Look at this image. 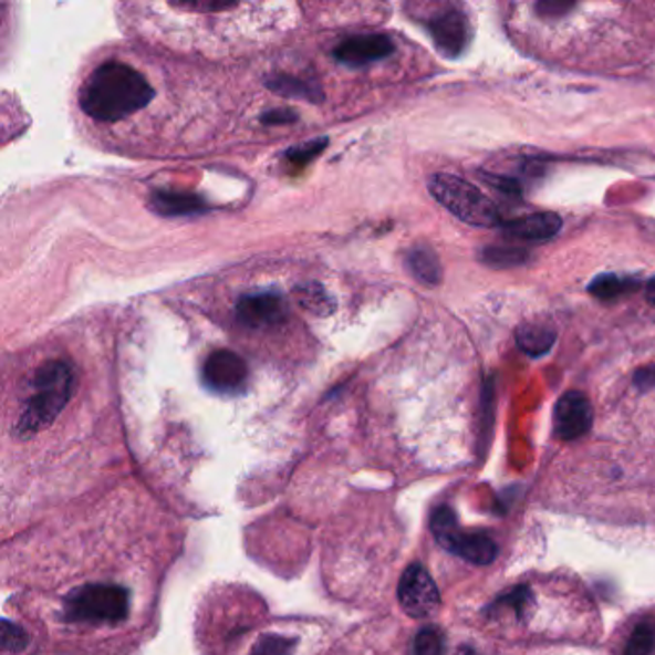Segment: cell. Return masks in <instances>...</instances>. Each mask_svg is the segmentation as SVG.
<instances>
[{
  "mask_svg": "<svg viewBox=\"0 0 655 655\" xmlns=\"http://www.w3.org/2000/svg\"><path fill=\"white\" fill-rule=\"evenodd\" d=\"M154 98V89L143 73L124 62L110 60L96 67L83 83L80 106L96 122H119Z\"/></svg>",
  "mask_w": 655,
  "mask_h": 655,
  "instance_id": "6da1fadb",
  "label": "cell"
},
{
  "mask_svg": "<svg viewBox=\"0 0 655 655\" xmlns=\"http://www.w3.org/2000/svg\"><path fill=\"white\" fill-rule=\"evenodd\" d=\"M72 388L73 372L66 362L52 360L41 365L33 377V394L15 423L18 437H33L39 430L49 427L60 412L66 408Z\"/></svg>",
  "mask_w": 655,
  "mask_h": 655,
  "instance_id": "7a4b0ae2",
  "label": "cell"
},
{
  "mask_svg": "<svg viewBox=\"0 0 655 655\" xmlns=\"http://www.w3.org/2000/svg\"><path fill=\"white\" fill-rule=\"evenodd\" d=\"M429 193L451 216L467 226L500 227L502 218L490 198L481 189L458 175L435 174L429 179Z\"/></svg>",
  "mask_w": 655,
  "mask_h": 655,
  "instance_id": "3957f363",
  "label": "cell"
},
{
  "mask_svg": "<svg viewBox=\"0 0 655 655\" xmlns=\"http://www.w3.org/2000/svg\"><path fill=\"white\" fill-rule=\"evenodd\" d=\"M66 613L80 623H122L129 615V594L117 584H85L66 597Z\"/></svg>",
  "mask_w": 655,
  "mask_h": 655,
  "instance_id": "277c9868",
  "label": "cell"
},
{
  "mask_svg": "<svg viewBox=\"0 0 655 655\" xmlns=\"http://www.w3.org/2000/svg\"><path fill=\"white\" fill-rule=\"evenodd\" d=\"M430 531L435 534L440 547L446 548L448 552L464 558L466 561L477 563V565H487L495 561L498 548L492 539L481 532H464L458 527L456 516L450 508H438L430 519Z\"/></svg>",
  "mask_w": 655,
  "mask_h": 655,
  "instance_id": "5b68a950",
  "label": "cell"
},
{
  "mask_svg": "<svg viewBox=\"0 0 655 655\" xmlns=\"http://www.w3.org/2000/svg\"><path fill=\"white\" fill-rule=\"evenodd\" d=\"M398 602L402 610L414 620H425L437 612L440 594L429 571L422 563H412L398 584Z\"/></svg>",
  "mask_w": 655,
  "mask_h": 655,
  "instance_id": "8992f818",
  "label": "cell"
},
{
  "mask_svg": "<svg viewBox=\"0 0 655 655\" xmlns=\"http://www.w3.org/2000/svg\"><path fill=\"white\" fill-rule=\"evenodd\" d=\"M247 362L231 350H216L206 357L202 381L219 394L239 393L247 385Z\"/></svg>",
  "mask_w": 655,
  "mask_h": 655,
  "instance_id": "52a82bcc",
  "label": "cell"
},
{
  "mask_svg": "<svg viewBox=\"0 0 655 655\" xmlns=\"http://www.w3.org/2000/svg\"><path fill=\"white\" fill-rule=\"evenodd\" d=\"M427 28H429L430 37L437 44L438 51L448 59H456L466 51L469 39H471L469 20L458 8H448L445 12L433 15Z\"/></svg>",
  "mask_w": 655,
  "mask_h": 655,
  "instance_id": "ba28073f",
  "label": "cell"
},
{
  "mask_svg": "<svg viewBox=\"0 0 655 655\" xmlns=\"http://www.w3.org/2000/svg\"><path fill=\"white\" fill-rule=\"evenodd\" d=\"M592 406L589 398L579 391L563 394L553 409V429L563 440H575L592 427Z\"/></svg>",
  "mask_w": 655,
  "mask_h": 655,
  "instance_id": "9c48e42d",
  "label": "cell"
},
{
  "mask_svg": "<svg viewBox=\"0 0 655 655\" xmlns=\"http://www.w3.org/2000/svg\"><path fill=\"white\" fill-rule=\"evenodd\" d=\"M394 52L393 39L383 33L350 37L336 46L335 59L349 67L370 66L377 60L388 59Z\"/></svg>",
  "mask_w": 655,
  "mask_h": 655,
  "instance_id": "30bf717a",
  "label": "cell"
},
{
  "mask_svg": "<svg viewBox=\"0 0 655 655\" xmlns=\"http://www.w3.org/2000/svg\"><path fill=\"white\" fill-rule=\"evenodd\" d=\"M287 302L275 292L247 294L237 304V320L250 329H262L281 323L287 318Z\"/></svg>",
  "mask_w": 655,
  "mask_h": 655,
  "instance_id": "8fae6325",
  "label": "cell"
},
{
  "mask_svg": "<svg viewBox=\"0 0 655 655\" xmlns=\"http://www.w3.org/2000/svg\"><path fill=\"white\" fill-rule=\"evenodd\" d=\"M561 221L558 214L552 211H542V214H532V216H524V218L510 219V221H502L503 233L519 241H548L555 235L560 233Z\"/></svg>",
  "mask_w": 655,
  "mask_h": 655,
  "instance_id": "7c38bea8",
  "label": "cell"
},
{
  "mask_svg": "<svg viewBox=\"0 0 655 655\" xmlns=\"http://www.w3.org/2000/svg\"><path fill=\"white\" fill-rule=\"evenodd\" d=\"M558 331L547 321H527L516 329V343L527 356L540 357L552 350Z\"/></svg>",
  "mask_w": 655,
  "mask_h": 655,
  "instance_id": "4fadbf2b",
  "label": "cell"
},
{
  "mask_svg": "<svg viewBox=\"0 0 655 655\" xmlns=\"http://www.w3.org/2000/svg\"><path fill=\"white\" fill-rule=\"evenodd\" d=\"M150 208L164 218H181L208 210L202 198L175 190H156L150 197Z\"/></svg>",
  "mask_w": 655,
  "mask_h": 655,
  "instance_id": "5bb4252c",
  "label": "cell"
},
{
  "mask_svg": "<svg viewBox=\"0 0 655 655\" xmlns=\"http://www.w3.org/2000/svg\"><path fill=\"white\" fill-rule=\"evenodd\" d=\"M408 268L417 281L435 287L443 281V266L429 247H415L408 254Z\"/></svg>",
  "mask_w": 655,
  "mask_h": 655,
  "instance_id": "9a60e30c",
  "label": "cell"
},
{
  "mask_svg": "<svg viewBox=\"0 0 655 655\" xmlns=\"http://www.w3.org/2000/svg\"><path fill=\"white\" fill-rule=\"evenodd\" d=\"M641 287V281L634 277L615 275V273H604L597 275L592 283L589 284V292L594 299L613 300L628 292L636 291Z\"/></svg>",
  "mask_w": 655,
  "mask_h": 655,
  "instance_id": "2e32d148",
  "label": "cell"
},
{
  "mask_svg": "<svg viewBox=\"0 0 655 655\" xmlns=\"http://www.w3.org/2000/svg\"><path fill=\"white\" fill-rule=\"evenodd\" d=\"M481 262L495 270H508L523 266L529 260V252L518 247H485L479 252Z\"/></svg>",
  "mask_w": 655,
  "mask_h": 655,
  "instance_id": "e0dca14e",
  "label": "cell"
},
{
  "mask_svg": "<svg viewBox=\"0 0 655 655\" xmlns=\"http://www.w3.org/2000/svg\"><path fill=\"white\" fill-rule=\"evenodd\" d=\"M268 87L273 89L275 93L284 96H294V98H304V101H320V89L312 87L308 81L291 75H277L268 81Z\"/></svg>",
  "mask_w": 655,
  "mask_h": 655,
  "instance_id": "ac0fdd59",
  "label": "cell"
},
{
  "mask_svg": "<svg viewBox=\"0 0 655 655\" xmlns=\"http://www.w3.org/2000/svg\"><path fill=\"white\" fill-rule=\"evenodd\" d=\"M655 648V625L652 621H642L634 626L631 638L626 641L625 655H649Z\"/></svg>",
  "mask_w": 655,
  "mask_h": 655,
  "instance_id": "d6986e66",
  "label": "cell"
},
{
  "mask_svg": "<svg viewBox=\"0 0 655 655\" xmlns=\"http://www.w3.org/2000/svg\"><path fill=\"white\" fill-rule=\"evenodd\" d=\"M414 655H445V636L435 626H425L415 634Z\"/></svg>",
  "mask_w": 655,
  "mask_h": 655,
  "instance_id": "ffe728a7",
  "label": "cell"
},
{
  "mask_svg": "<svg viewBox=\"0 0 655 655\" xmlns=\"http://www.w3.org/2000/svg\"><path fill=\"white\" fill-rule=\"evenodd\" d=\"M297 646V638L281 636V634H266L256 642L250 655H291Z\"/></svg>",
  "mask_w": 655,
  "mask_h": 655,
  "instance_id": "44dd1931",
  "label": "cell"
},
{
  "mask_svg": "<svg viewBox=\"0 0 655 655\" xmlns=\"http://www.w3.org/2000/svg\"><path fill=\"white\" fill-rule=\"evenodd\" d=\"M0 642H2V649L4 652L18 654V652L28 648L30 636L23 631L22 626L14 625L10 621H2V636H0Z\"/></svg>",
  "mask_w": 655,
  "mask_h": 655,
  "instance_id": "7402d4cb",
  "label": "cell"
},
{
  "mask_svg": "<svg viewBox=\"0 0 655 655\" xmlns=\"http://www.w3.org/2000/svg\"><path fill=\"white\" fill-rule=\"evenodd\" d=\"M325 146H328V141L320 138V141H313V143H308V145L299 146V148H292V150L287 153V160H289L291 166L304 168L308 162H312Z\"/></svg>",
  "mask_w": 655,
  "mask_h": 655,
  "instance_id": "603a6c76",
  "label": "cell"
},
{
  "mask_svg": "<svg viewBox=\"0 0 655 655\" xmlns=\"http://www.w3.org/2000/svg\"><path fill=\"white\" fill-rule=\"evenodd\" d=\"M299 297L302 300V304L310 308V310L331 306V304H328V294H325V291H321V289L313 291L312 284L304 287V291L299 292Z\"/></svg>",
  "mask_w": 655,
  "mask_h": 655,
  "instance_id": "cb8c5ba5",
  "label": "cell"
},
{
  "mask_svg": "<svg viewBox=\"0 0 655 655\" xmlns=\"http://www.w3.org/2000/svg\"><path fill=\"white\" fill-rule=\"evenodd\" d=\"M297 119H299V116L287 108L271 110V112L262 116V122L266 125H287L297 122Z\"/></svg>",
  "mask_w": 655,
  "mask_h": 655,
  "instance_id": "d4e9b609",
  "label": "cell"
},
{
  "mask_svg": "<svg viewBox=\"0 0 655 655\" xmlns=\"http://www.w3.org/2000/svg\"><path fill=\"white\" fill-rule=\"evenodd\" d=\"M634 385L641 391H654L655 388V364L641 367L638 372L634 373Z\"/></svg>",
  "mask_w": 655,
  "mask_h": 655,
  "instance_id": "484cf974",
  "label": "cell"
},
{
  "mask_svg": "<svg viewBox=\"0 0 655 655\" xmlns=\"http://www.w3.org/2000/svg\"><path fill=\"white\" fill-rule=\"evenodd\" d=\"M571 8H573L571 2H569V4H563V2H540L537 10H539L542 15H553L552 12H555V15H561L565 14Z\"/></svg>",
  "mask_w": 655,
  "mask_h": 655,
  "instance_id": "4316f807",
  "label": "cell"
},
{
  "mask_svg": "<svg viewBox=\"0 0 655 655\" xmlns=\"http://www.w3.org/2000/svg\"><path fill=\"white\" fill-rule=\"evenodd\" d=\"M646 300L655 306V277L649 281L648 289H646Z\"/></svg>",
  "mask_w": 655,
  "mask_h": 655,
  "instance_id": "83f0119b",
  "label": "cell"
},
{
  "mask_svg": "<svg viewBox=\"0 0 655 655\" xmlns=\"http://www.w3.org/2000/svg\"><path fill=\"white\" fill-rule=\"evenodd\" d=\"M459 655H479L477 654V652H474V649H464V652H461V654Z\"/></svg>",
  "mask_w": 655,
  "mask_h": 655,
  "instance_id": "f1b7e54d",
  "label": "cell"
}]
</instances>
